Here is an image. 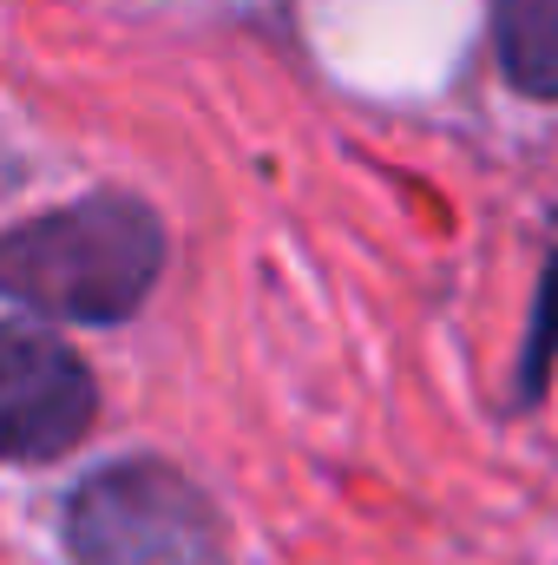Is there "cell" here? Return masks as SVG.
Returning a JSON list of instances; mask_svg holds the SVG:
<instances>
[{
  "mask_svg": "<svg viewBox=\"0 0 558 565\" xmlns=\"http://www.w3.org/2000/svg\"><path fill=\"white\" fill-rule=\"evenodd\" d=\"M0 427L13 460H53L93 427L86 362L33 322H13L0 342Z\"/></svg>",
  "mask_w": 558,
  "mask_h": 565,
  "instance_id": "obj_3",
  "label": "cell"
},
{
  "mask_svg": "<svg viewBox=\"0 0 558 565\" xmlns=\"http://www.w3.org/2000/svg\"><path fill=\"white\" fill-rule=\"evenodd\" d=\"M66 540L86 565H204L217 553V513L184 473L119 460L73 493Z\"/></svg>",
  "mask_w": 558,
  "mask_h": 565,
  "instance_id": "obj_2",
  "label": "cell"
},
{
  "mask_svg": "<svg viewBox=\"0 0 558 565\" xmlns=\"http://www.w3.org/2000/svg\"><path fill=\"white\" fill-rule=\"evenodd\" d=\"M493 40L526 99H558V0H493Z\"/></svg>",
  "mask_w": 558,
  "mask_h": 565,
  "instance_id": "obj_4",
  "label": "cell"
},
{
  "mask_svg": "<svg viewBox=\"0 0 558 565\" xmlns=\"http://www.w3.org/2000/svg\"><path fill=\"white\" fill-rule=\"evenodd\" d=\"M164 270V231L126 191H93L66 211L20 224L0 250V277L20 309L60 322H126Z\"/></svg>",
  "mask_w": 558,
  "mask_h": 565,
  "instance_id": "obj_1",
  "label": "cell"
}]
</instances>
